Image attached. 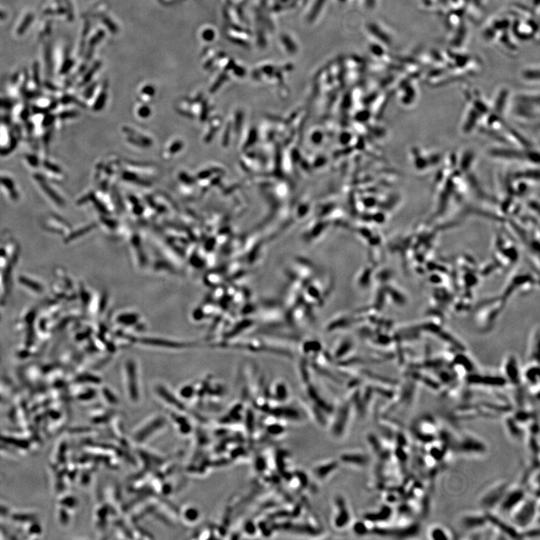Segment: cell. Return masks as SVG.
Here are the masks:
<instances>
[{
    "label": "cell",
    "instance_id": "obj_1",
    "mask_svg": "<svg viewBox=\"0 0 540 540\" xmlns=\"http://www.w3.org/2000/svg\"><path fill=\"white\" fill-rule=\"evenodd\" d=\"M510 514L513 523L518 529H526L539 516V500L536 502L533 499L526 497Z\"/></svg>",
    "mask_w": 540,
    "mask_h": 540
},
{
    "label": "cell",
    "instance_id": "obj_2",
    "mask_svg": "<svg viewBox=\"0 0 540 540\" xmlns=\"http://www.w3.org/2000/svg\"><path fill=\"white\" fill-rule=\"evenodd\" d=\"M510 486L506 483L494 485L490 489H488L482 496V498L480 499V503L482 506L487 509L498 506L502 499L507 492Z\"/></svg>",
    "mask_w": 540,
    "mask_h": 540
},
{
    "label": "cell",
    "instance_id": "obj_3",
    "mask_svg": "<svg viewBox=\"0 0 540 540\" xmlns=\"http://www.w3.org/2000/svg\"><path fill=\"white\" fill-rule=\"evenodd\" d=\"M489 518L480 513H466L460 517L459 525L464 531L476 532L486 527Z\"/></svg>",
    "mask_w": 540,
    "mask_h": 540
},
{
    "label": "cell",
    "instance_id": "obj_4",
    "mask_svg": "<svg viewBox=\"0 0 540 540\" xmlns=\"http://www.w3.org/2000/svg\"><path fill=\"white\" fill-rule=\"evenodd\" d=\"M525 497L526 494L523 489L520 488L514 489L509 488L507 492L498 505L499 509L502 510L500 511L503 513L510 514L519 503L523 501Z\"/></svg>",
    "mask_w": 540,
    "mask_h": 540
},
{
    "label": "cell",
    "instance_id": "obj_5",
    "mask_svg": "<svg viewBox=\"0 0 540 540\" xmlns=\"http://www.w3.org/2000/svg\"><path fill=\"white\" fill-rule=\"evenodd\" d=\"M520 77L524 81L529 83H539V64H527L524 66L520 70Z\"/></svg>",
    "mask_w": 540,
    "mask_h": 540
},
{
    "label": "cell",
    "instance_id": "obj_6",
    "mask_svg": "<svg viewBox=\"0 0 540 540\" xmlns=\"http://www.w3.org/2000/svg\"><path fill=\"white\" fill-rule=\"evenodd\" d=\"M430 539H453V533L444 526L435 524L430 527L428 531Z\"/></svg>",
    "mask_w": 540,
    "mask_h": 540
},
{
    "label": "cell",
    "instance_id": "obj_7",
    "mask_svg": "<svg viewBox=\"0 0 540 540\" xmlns=\"http://www.w3.org/2000/svg\"><path fill=\"white\" fill-rule=\"evenodd\" d=\"M203 37H204V39H205L206 40H212V39H213L214 37V33L213 32H212V30H209V29H208L207 31H206V32L204 33V34H203Z\"/></svg>",
    "mask_w": 540,
    "mask_h": 540
}]
</instances>
